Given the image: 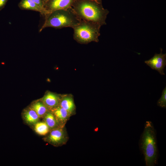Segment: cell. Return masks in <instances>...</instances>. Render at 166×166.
Returning <instances> with one entry per match:
<instances>
[{
	"instance_id": "1",
	"label": "cell",
	"mask_w": 166,
	"mask_h": 166,
	"mask_svg": "<svg viewBox=\"0 0 166 166\" xmlns=\"http://www.w3.org/2000/svg\"><path fill=\"white\" fill-rule=\"evenodd\" d=\"M72 8L81 20L91 21L101 26L106 24L109 12L104 8L102 3L92 0H75Z\"/></svg>"
},
{
	"instance_id": "2",
	"label": "cell",
	"mask_w": 166,
	"mask_h": 166,
	"mask_svg": "<svg viewBox=\"0 0 166 166\" xmlns=\"http://www.w3.org/2000/svg\"><path fill=\"white\" fill-rule=\"evenodd\" d=\"M155 129L153 123L146 121L139 142L140 150L143 154L146 166H154L157 163L158 152Z\"/></svg>"
},
{
	"instance_id": "3",
	"label": "cell",
	"mask_w": 166,
	"mask_h": 166,
	"mask_svg": "<svg viewBox=\"0 0 166 166\" xmlns=\"http://www.w3.org/2000/svg\"><path fill=\"white\" fill-rule=\"evenodd\" d=\"M45 21L40 28L41 32L47 27L61 29L70 27L73 28L80 22L81 19L73 11L72 7L67 9L58 10L47 14Z\"/></svg>"
},
{
	"instance_id": "4",
	"label": "cell",
	"mask_w": 166,
	"mask_h": 166,
	"mask_svg": "<svg viewBox=\"0 0 166 166\" xmlns=\"http://www.w3.org/2000/svg\"><path fill=\"white\" fill-rule=\"evenodd\" d=\"M101 27L100 25L94 22L81 20L79 23L73 28V39L81 44L98 42Z\"/></svg>"
},
{
	"instance_id": "5",
	"label": "cell",
	"mask_w": 166,
	"mask_h": 166,
	"mask_svg": "<svg viewBox=\"0 0 166 166\" xmlns=\"http://www.w3.org/2000/svg\"><path fill=\"white\" fill-rule=\"evenodd\" d=\"M68 137L64 126L50 130L45 140L55 145H61L65 143Z\"/></svg>"
},
{
	"instance_id": "6",
	"label": "cell",
	"mask_w": 166,
	"mask_h": 166,
	"mask_svg": "<svg viewBox=\"0 0 166 166\" xmlns=\"http://www.w3.org/2000/svg\"><path fill=\"white\" fill-rule=\"evenodd\" d=\"M161 49L159 54L155 53L154 56L144 62L152 69L157 70L161 75H164V69L166 65V54H163Z\"/></svg>"
},
{
	"instance_id": "7",
	"label": "cell",
	"mask_w": 166,
	"mask_h": 166,
	"mask_svg": "<svg viewBox=\"0 0 166 166\" xmlns=\"http://www.w3.org/2000/svg\"><path fill=\"white\" fill-rule=\"evenodd\" d=\"M75 0H48L44 7L48 14L58 10L67 9L72 7Z\"/></svg>"
},
{
	"instance_id": "8",
	"label": "cell",
	"mask_w": 166,
	"mask_h": 166,
	"mask_svg": "<svg viewBox=\"0 0 166 166\" xmlns=\"http://www.w3.org/2000/svg\"><path fill=\"white\" fill-rule=\"evenodd\" d=\"M59 105L67 110L71 115L75 113L76 106L73 97L71 94L61 96Z\"/></svg>"
},
{
	"instance_id": "9",
	"label": "cell",
	"mask_w": 166,
	"mask_h": 166,
	"mask_svg": "<svg viewBox=\"0 0 166 166\" xmlns=\"http://www.w3.org/2000/svg\"><path fill=\"white\" fill-rule=\"evenodd\" d=\"M18 7L21 10H32L38 12L44 17L48 14L45 9L30 0H21L18 4Z\"/></svg>"
},
{
	"instance_id": "10",
	"label": "cell",
	"mask_w": 166,
	"mask_h": 166,
	"mask_svg": "<svg viewBox=\"0 0 166 166\" xmlns=\"http://www.w3.org/2000/svg\"><path fill=\"white\" fill-rule=\"evenodd\" d=\"M61 96L51 92L46 93L42 99V101L50 110L59 105Z\"/></svg>"
},
{
	"instance_id": "11",
	"label": "cell",
	"mask_w": 166,
	"mask_h": 166,
	"mask_svg": "<svg viewBox=\"0 0 166 166\" xmlns=\"http://www.w3.org/2000/svg\"><path fill=\"white\" fill-rule=\"evenodd\" d=\"M50 110L59 122L63 126H65L71 116L67 110L59 105Z\"/></svg>"
},
{
	"instance_id": "12",
	"label": "cell",
	"mask_w": 166,
	"mask_h": 166,
	"mask_svg": "<svg viewBox=\"0 0 166 166\" xmlns=\"http://www.w3.org/2000/svg\"><path fill=\"white\" fill-rule=\"evenodd\" d=\"M43 118L44 121L47 124L50 130L65 126L59 122L51 111L48 112Z\"/></svg>"
},
{
	"instance_id": "13",
	"label": "cell",
	"mask_w": 166,
	"mask_h": 166,
	"mask_svg": "<svg viewBox=\"0 0 166 166\" xmlns=\"http://www.w3.org/2000/svg\"><path fill=\"white\" fill-rule=\"evenodd\" d=\"M23 117L26 122L30 125H34L39 121L40 118L36 112L31 108L24 112Z\"/></svg>"
},
{
	"instance_id": "14",
	"label": "cell",
	"mask_w": 166,
	"mask_h": 166,
	"mask_svg": "<svg viewBox=\"0 0 166 166\" xmlns=\"http://www.w3.org/2000/svg\"><path fill=\"white\" fill-rule=\"evenodd\" d=\"M31 108L37 113L39 117H43L50 109L42 101L36 102L32 105Z\"/></svg>"
},
{
	"instance_id": "15",
	"label": "cell",
	"mask_w": 166,
	"mask_h": 166,
	"mask_svg": "<svg viewBox=\"0 0 166 166\" xmlns=\"http://www.w3.org/2000/svg\"><path fill=\"white\" fill-rule=\"evenodd\" d=\"M34 126V129L36 132L39 135L44 136L47 134L50 130L44 121H38Z\"/></svg>"
},
{
	"instance_id": "16",
	"label": "cell",
	"mask_w": 166,
	"mask_h": 166,
	"mask_svg": "<svg viewBox=\"0 0 166 166\" xmlns=\"http://www.w3.org/2000/svg\"><path fill=\"white\" fill-rule=\"evenodd\" d=\"M157 105L161 108H166V87L164 89L160 98L157 102Z\"/></svg>"
},
{
	"instance_id": "17",
	"label": "cell",
	"mask_w": 166,
	"mask_h": 166,
	"mask_svg": "<svg viewBox=\"0 0 166 166\" xmlns=\"http://www.w3.org/2000/svg\"><path fill=\"white\" fill-rule=\"evenodd\" d=\"M40 6L44 8V3L42 0H30Z\"/></svg>"
},
{
	"instance_id": "18",
	"label": "cell",
	"mask_w": 166,
	"mask_h": 166,
	"mask_svg": "<svg viewBox=\"0 0 166 166\" xmlns=\"http://www.w3.org/2000/svg\"><path fill=\"white\" fill-rule=\"evenodd\" d=\"M8 0H0V11L3 9Z\"/></svg>"
},
{
	"instance_id": "19",
	"label": "cell",
	"mask_w": 166,
	"mask_h": 166,
	"mask_svg": "<svg viewBox=\"0 0 166 166\" xmlns=\"http://www.w3.org/2000/svg\"><path fill=\"white\" fill-rule=\"evenodd\" d=\"M95 1L98 3H102V0H92Z\"/></svg>"
},
{
	"instance_id": "20",
	"label": "cell",
	"mask_w": 166,
	"mask_h": 166,
	"mask_svg": "<svg viewBox=\"0 0 166 166\" xmlns=\"http://www.w3.org/2000/svg\"><path fill=\"white\" fill-rule=\"evenodd\" d=\"M42 1H43L44 3V4H45V3L48 0H42Z\"/></svg>"
}]
</instances>
